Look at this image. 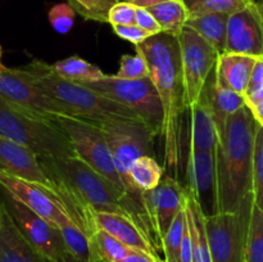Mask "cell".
I'll return each mask as SVG.
<instances>
[{
	"label": "cell",
	"instance_id": "obj_1",
	"mask_svg": "<svg viewBox=\"0 0 263 262\" xmlns=\"http://www.w3.org/2000/svg\"><path fill=\"white\" fill-rule=\"evenodd\" d=\"M40 162L68 215L90 238L98 230L97 212L126 216L144 231L140 217L128 198L80 157L40 158Z\"/></svg>",
	"mask_w": 263,
	"mask_h": 262
},
{
	"label": "cell",
	"instance_id": "obj_2",
	"mask_svg": "<svg viewBox=\"0 0 263 262\" xmlns=\"http://www.w3.org/2000/svg\"><path fill=\"white\" fill-rule=\"evenodd\" d=\"M146 59L149 76L158 90L163 108L161 136L166 167L177 172L182 162L184 135L182 118L186 112L184 99L180 44L176 36L161 32L135 45Z\"/></svg>",
	"mask_w": 263,
	"mask_h": 262
},
{
	"label": "cell",
	"instance_id": "obj_3",
	"mask_svg": "<svg viewBox=\"0 0 263 262\" xmlns=\"http://www.w3.org/2000/svg\"><path fill=\"white\" fill-rule=\"evenodd\" d=\"M258 122L244 105L231 115L216 148L215 213L235 212L253 190L254 144Z\"/></svg>",
	"mask_w": 263,
	"mask_h": 262
},
{
	"label": "cell",
	"instance_id": "obj_4",
	"mask_svg": "<svg viewBox=\"0 0 263 262\" xmlns=\"http://www.w3.org/2000/svg\"><path fill=\"white\" fill-rule=\"evenodd\" d=\"M33 81L54 99L63 103L74 118L89 121L95 125L108 122L145 123L140 116L130 108L99 94L85 85L62 79L51 64L43 61H32L25 66Z\"/></svg>",
	"mask_w": 263,
	"mask_h": 262
},
{
	"label": "cell",
	"instance_id": "obj_5",
	"mask_svg": "<svg viewBox=\"0 0 263 262\" xmlns=\"http://www.w3.org/2000/svg\"><path fill=\"white\" fill-rule=\"evenodd\" d=\"M98 126L102 130L108 146H109L116 170H117L123 182V186H125L126 197L128 198L131 204L135 208L136 213L140 217L144 231L152 240L153 246L156 247L151 221H149L148 212H146L145 200H144V192L139 189L130 179L131 166L135 163L136 159L143 156H151L152 143H153V138L156 135L145 123L108 122Z\"/></svg>",
	"mask_w": 263,
	"mask_h": 262
},
{
	"label": "cell",
	"instance_id": "obj_6",
	"mask_svg": "<svg viewBox=\"0 0 263 262\" xmlns=\"http://www.w3.org/2000/svg\"><path fill=\"white\" fill-rule=\"evenodd\" d=\"M0 136L32 151L39 158L76 156L71 139L55 121L28 113L0 97Z\"/></svg>",
	"mask_w": 263,
	"mask_h": 262
},
{
	"label": "cell",
	"instance_id": "obj_7",
	"mask_svg": "<svg viewBox=\"0 0 263 262\" xmlns=\"http://www.w3.org/2000/svg\"><path fill=\"white\" fill-rule=\"evenodd\" d=\"M254 199L241 200L235 212L204 215V226L213 262H246V246Z\"/></svg>",
	"mask_w": 263,
	"mask_h": 262
},
{
	"label": "cell",
	"instance_id": "obj_8",
	"mask_svg": "<svg viewBox=\"0 0 263 262\" xmlns=\"http://www.w3.org/2000/svg\"><path fill=\"white\" fill-rule=\"evenodd\" d=\"M81 85L130 108L140 116L154 135H161L163 108L158 90L151 76L140 80H123L115 74H105L98 81Z\"/></svg>",
	"mask_w": 263,
	"mask_h": 262
},
{
	"label": "cell",
	"instance_id": "obj_9",
	"mask_svg": "<svg viewBox=\"0 0 263 262\" xmlns=\"http://www.w3.org/2000/svg\"><path fill=\"white\" fill-rule=\"evenodd\" d=\"M0 97L28 113L55 121L61 116L73 117L62 102L46 94L22 68L0 67Z\"/></svg>",
	"mask_w": 263,
	"mask_h": 262
},
{
	"label": "cell",
	"instance_id": "obj_10",
	"mask_svg": "<svg viewBox=\"0 0 263 262\" xmlns=\"http://www.w3.org/2000/svg\"><path fill=\"white\" fill-rule=\"evenodd\" d=\"M55 122L71 139L76 156L109 180L126 195L123 182L116 170L109 146L99 126L89 121L67 116H61Z\"/></svg>",
	"mask_w": 263,
	"mask_h": 262
},
{
	"label": "cell",
	"instance_id": "obj_11",
	"mask_svg": "<svg viewBox=\"0 0 263 262\" xmlns=\"http://www.w3.org/2000/svg\"><path fill=\"white\" fill-rule=\"evenodd\" d=\"M177 39L180 44L184 99L186 109L189 110L190 107L199 102L208 77L216 68L221 54L186 26Z\"/></svg>",
	"mask_w": 263,
	"mask_h": 262
},
{
	"label": "cell",
	"instance_id": "obj_12",
	"mask_svg": "<svg viewBox=\"0 0 263 262\" xmlns=\"http://www.w3.org/2000/svg\"><path fill=\"white\" fill-rule=\"evenodd\" d=\"M0 200L26 240L49 262H59L68 254L58 226L53 225L13 198L0 186Z\"/></svg>",
	"mask_w": 263,
	"mask_h": 262
},
{
	"label": "cell",
	"instance_id": "obj_13",
	"mask_svg": "<svg viewBox=\"0 0 263 262\" xmlns=\"http://www.w3.org/2000/svg\"><path fill=\"white\" fill-rule=\"evenodd\" d=\"M186 198V186H182L180 181L166 174L158 186L144 192L146 212L158 251H162V241L171 223L184 210Z\"/></svg>",
	"mask_w": 263,
	"mask_h": 262
},
{
	"label": "cell",
	"instance_id": "obj_14",
	"mask_svg": "<svg viewBox=\"0 0 263 262\" xmlns=\"http://www.w3.org/2000/svg\"><path fill=\"white\" fill-rule=\"evenodd\" d=\"M0 186L26 207L59 229L74 222L59 200L58 195L43 185L0 172Z\"/></svg>",
	"mask_w": 263,
	"mask_h": 262
},
{
	"label": "cell",
	"instance_id": "obj_15",
	"mask_svg": "<svg viewBox=\"0 0 263 262\" xmlns=\"http://www.w3.org/2000/svg\"><path fill=\"white\" fill-rule=\"evenodd\" d=\"M225 53L263 57V20L254 3L229 15Z\"/></svg>",
	"mask_w": 263,
	"mask_h": 262
},
{
	"label": "cell",
	"instance_id": "obj_16",
	"mask_svg": "<svg viewBox=\"0 0 263 262\" xmlns=\"http://www.w3.org/2000/svg\"><path fill=\"white\" fill-rule=\"evenodd\" d=\"M0 172L43 185L55 193L40 158L26 146L3 136H0Z\"/></svg>",
	"mask_w": 263,
	"mask_h": 262
},
{
	"label": "cell",
	"instance_id": "obj_17",
	"mask_svg": "<svg viewBox=\"0 0 263 262\" xmlns=\"http://www.w3.org/2000/svg\"><path fill=\"white\" fill-rule=\"evenodd\" d=\"M186 190L203 207L204 198L210 195L216 204V151L187 152Z\"/></svg>",
	"mask_w": 263,
	"mask_h": 262
},
{
	"label": "cell",
	"instance_id": "obj_18",
	"mask_svg": "<svg viewBox=\"0 0 263 262\" xmlns=\"http://www.w3.org/2000/svg\"><path fill=\"white\" fill-rule=\"evenodd\" d=\"M190 140L187 152L216 151L218 133L213 121L207 90H203L199 102L189 108Z\"/></svg>",
	"mask_w": 263,
	"mask_h": 262
},
{
	"label": "cell",
	"instance_id": "obj_19",
	"mask_svg": "<svg viewBox=\"0 0 263 262\" xmlns=\"http://www.w3.org/2000/svg\"><path fill=\"white\" fill-rule=\"evenodd\" d=\"M95 223L98 229L107 231L108 234L120 240L130 248L144 251L146 253L157 254L156 247L146 236V234L134 222L131 218L118 213L110 212H97L95 213Z\"/></svg>",
	"mask_w": 263,
	"mask_h": 262
},
{
	"label": "cell",
	"instance_id": "obj_20",
	"mask_svg": "<svg viewBox=\"0 0 263 262\" xmlns=\"http://www.w3.org/2000/svg\"><path fill=\"white\" fill-rule=\"evenodd\" d=\"M0 262H49L26 240L5 210L4 204L3 229L0 231Z\"/></svg>",
	"mask_w": 263,
	"mask_h": 262
},
{
	"label": "cell",
	"instance_id": "obj_21",
	"mask_svg": "<svg viewBox=\"0 0 263 262\" xmlns=\"http://www.w3.org/2000/svg\"><path fill=\"white\" fill-rule=\"evenodd\" d=\"M204 89L207 90L208 98H210L213 121H215L216 128H217L218 138H220L222 135L229 117L238 112L244 105H247L246 98L244 95L239 94V92L231 90L230 87L218 82L217 77H216V68L208 77Z\"/></svg>",
	"mask_w": 263,
	"mask_h": 262
},
{
	"label": "cell",
	"instance_id": "obj_22",
	"mask_svg": "<svg viewBox=\"0 0 263 262\" xmlns=\"http://www.w3.org/2000/svg\"><path fill=\"white\" fill-rule=\"evenodd\" d=\"M256 62V57L223 53L216 64V77L218 82L244 95Z\"/></svg>",
	"mask_w": 263,
	"mask_h": 262
},
{
	"label": "cell",
	"instance_id": "obj_23",
	"mask_svg": "<svg viewBox=\"0 0 263 262\" xmlns=\"http://www.w3.org/2000/svg\"><path fill=\"white\" fill-rule=\"evenodd\" d=\"M229 15L225 13H208V14L190 17L186 27L194 30L220 54L225 53L226 36H228Z\"/></svg>",
	"mask_w": 263,
	"mask_h": 262
},
{
	"label": "cell",
	"instance_id": "obj_24",
	"mask_svg": "<svg viewBox=\"0 0 263 262\" xmlns=\"http://www.w3.org/2000/svg\"><path fill=\"white\" fill-rule=\"evenodd\" d=\"M185 210H186L190 233H192L193 262H213L210 244H208L207 233H205L204 212H203L198 200L194 197H192L189 193H187Z\"/></svg>",
	"mask_w": 263,
	"mask_h": 262
},
{
	"label": "cell",
	"instance_id": "obj_25",
	"mask_svg": "<svg viewBox=\"0 0 263 262\" xmlns=\"http://www.w3.org/2000/svg\"><path fill=\"white\" fill-rule=\"evenodd\" d=\"M153 14L162 32L179 38L190 18L189 10L182 0H164L146 8Z\"/></svg>",
	"mask_w": 263,
	"mask_h": 262
},
{
	"label": "cell",
	"instance_id": "obj_26",
	"mask_svg": "<svg viewBox=\"0 0 263 262\" xmlns=\"http://www.w3.org/2000/svg\"><path fill=\"white\" fill-rule=\"evenodd\" d=\"M51 66L58 76L64 80H68V81L76 82V84L94 82L105 76L99 67L76 55L62 59Z\"/></svg>",
	"mask_w": 263,
	"mask_h": 262
},
{
	"label": "cell",
	"instance_id": "obj_27",
	"mask_svg": "<svg viewBox=\"0 0 263 262\" xmlns=\"http://www.w3.org/2000/svg\"><path fill=\"white\" fill-rule=\"evenodd\" d=\"M164 176V170L152 156H143L131 166L130 179L143 192L153 190Z\"/></svg>",
	"mask_w": 263,
	"mask_h": 262
},
{
	"label": "cell",
	"instance_id": "obj_28",
	"mask_svg": "<svg viewBox=\"0 0 263 262\" xmlns=\"http://www.w3.org/2000/svg\"><path fill=\"white\" fill-rule=\"evenodd\" d=\"M189 10L190 17L208 14V13H225L233 14L249 7L253 0H182Z\"/></svg>",
	"mask_w": 263,
	"mask_h": 262
},
{
	"label": "cell",
	"instance_id": "obj_29",
	"mask_svg": "<svg viewBox=\"0 0 263 262\" xmlns=\"http://www.w3.org/2000/svg\"><path fill=\"white\" fill-rule=\"evenodd\" d=\"M66 243L67 251L71 256L90 262L91 259V240L90 236L77 223L71 222L59 229Z\"/></svg>",
	"mask_w": 263,
	"mask_h": 262
},
{
	"label": "cell",
	"instance_id": "obj_30",
	"mask_svg": "<svg viewBox=\"0 0 263 262\" xmlns=\"http://www.w3.org/2000/svg\"><path fill=\"white\" fill-rule=\"evenodd\" d=\"M187 222L186 210L181 211L174 222L171 223L170 229L164 235L162 241V252H163V262H180V253H181L182 236H184L185 226Z\"/></svg>",
	"mask_w": 263,
	"mask_h": 262
},
{
	"label": "cell",
	"instance_id": "obj_31",
	"mask_svg": "<svg viewBox=\"0 0 263 262\" xmlns=\"http://www.w3.org/2000/svg\"><path fill=\"white\" fill-rule=\"evenodd\" d=\"M246 262H263V212L253 204L246 246Z\"/></svg>",
	"mask_w": 263,
	"mask_h": 262
},
{
	"label": "cell",
	"instance_id": "obj_32",
	"mask_svg": "<svg viewBox=\"0 0 263 262\" xmlns=\"http://www.w3.org/2000/svg\"><path fill=\"white\" fill-rule=\"evenodd\" d=\"M120 0H68V4L85 20L108 23V17L113 5Z\"/></svg>",
	"mask_w": 263,
	"mask_h": 262
},
{
	"label": "cell",
	"instance_id": "obj_33",
	"mask_svg": "<svg viewBox=\"0 0 263 262\" xmlns=\"http://www.w3.org/2000/svg\"><path fill=\"white\" fill-rule=\"evenodd\" d=\"M253 199L263 212V127L258 125L256 134L253 158Z\"/></svg>",
	"mask_w": 263,
	"mask_h": 262
},
{
	"label": "cell",
	"instance_id": "obj_34",
	"mask_svg": "<svg viewBox=\"0 0 263 262\" xmlns=\"http://www.w3.org/2000/svg\"><path fill=\"white\" fill-rule=\"evenodd\" d=\"M115 76L123 80H140L149 77V67L143 54L135 49V54H125L120 59V68Z\"/></svg>",
	"mask_w": 263,
	"mask_h": 262
},
{
	"label": "cell",
	"instance_id": "obj_35",
	"mask_svg": "<svg viewBox=\"0 0 263 262\" xmlns=\"http://www.w3.org/2000/svg\"><path fill=\"white\" fill-rule=\"evenodd\" d=\"M49 23L58 33H67L73 28L76 10L68 3H59L50 8L48 13Z\"/></svg>",
	"mask_w": 263,
	"mask_h": 262
},
{
	"label": "cell",
	"instance_id": "obj_36",
	"mask_svg": "<svg viewBox=\"0 0 263 262\" xmlns=\"http://www.w3.org/2000/svg\"><path fill=\"white\" fill-rule=\"evenodd\" d=\"M244 98L249 108L263 100V57L257 58Z\"/></svg>",
	"mask_w": 263,
	"mask_h": 262
},
{
	"label": "cell",
	"instance_id": "obj_37",
	"mask_svg": "<svg viewBox=\"0 0 263 262\" xmlns=\"http://www.w3.org/2000/svg\"><path fill=\"white\" fill-rule=\"evenodd\" d=\"M108 23L112 26L136 25V7L127 2H118L110 9Z\"/></svg>",
	"mask_w": 263,
	"mask_h": 262
},
{
	"label": "cell",
	"instance_id": "obj_38",
	"mask_svg": "<svg viewBox=\"0 0 263 262\" xmlns=\"http://www.w3.org/2000/svg\"><path fill=\"white\" fill-rule=\"evenodd\" d=\"M115 32L120 36L123 40H127L130 43L138 44L144 43L145 40H148L151 36H153L152 33H149L148 31L143 30V28L139 27L138 25H121V26H112Z\"/></svg>",
	"mask_w": 263,
	"mask_h": 262
},
{
	"label": "cell",
	"instance_id": "obj_39",
	"mask_svg": "<svg viewBox=\"0 0 263 262\" xmlns=\"http://www.w3.org/2000/svg\"><path fill=\"white\" fill-rule=\"evenodd\" d=\"M136 25L143 30L148 31L152 35H158L162 32L161 26L146 8L136 7Z\"/></svg>",
	"mask_w": 263,
	"mask_h": 262
},
{
	"label": "cell",
	"instance_id": "obj_40",
	"mask_svg": "<svg viewBox=\"0 0 263 262\" xmlns=\"http://www.w3.org/2000/svg\"><path fill=\"white\" fill-rule=\"evenodd\" d=\"M121 262H163L159 259V257L154 256V254L146 253L144 251H139V249H131L128 252L127 256L122 259Z\"/></svg>",
	"mask_w": 263,
	"mask_h": 262
},
{
	"label": "cell",
	"instance_id": "obj_41",
	"mask_svg": "<svg viewBox=\"0 0 263 262\" xmlns=\"http://www.w3.org/2000/svg\"><path fill=\"white\" fill-rule=\"evenodd\" d=\"M122 2H127L139 8H149L152 5H156L158 3L164 2V0H122Z\"/></svg>",
	"mask_w": 263,
	"mask_h": 262
},
{
	"label": "cell",
	"instance_id": "obj_42",
	"mask_svg": "<svg viewBox=\"0 0 263 262\" xmlns=\"http://www.w3.org/2000/svg\"><path fill=\"white\" fill-rule=\"evenodd\" d=\"M252 113H253L254 118L258 122V125H261L263 127V100H261L259 103H257L256 105L251 107Z\"/></svg>",
	"mask_w": 263,
	"mask_h": 262
},
{
	"label": "cell",
	"instance_id": "obj_43",
	"mask_svg": "<svg viewBox=\"0 0 263 262\" xmlns=\"http://www.w3.org/2000/svg\"><path fill=\"white\" fill-rule=\"evenodd\" d=\"M59 262H84V261H81V259L76 258V257L71 256V254L68 253L66 257H63V258H62Z\"/></svg>",
	"mask_w": 263,
	"mask_h": 262
},
{
	"label": "cell",
	"instance_id": "obj_44",
	"mask_svg": "<svg viewBox=\"0 0 263 262\" xmlns=\"http://www.w3.org/2000/svg\"><path fill=\"white\" fill-rule=\"evenodd\" d=\"M254 5H256V8L258 9L259 14H261L262 20H263V0H253Z\"/></svg>",
	"mask_w": 263,
	"mask_h": 262
},
{
	"label": "cell",
	"instance_id": "obj_45",
	"mask_svg": "<svg viewBox=\"0 0 263 262\" xmlns=\"http://www.w3.org/2000/svg\"><path fill=\"white\" fill-rule=\"evenodd\" d=\"M3 229V204L2 202H0V231H2Z\"/></svg>",
	"mask_w": 263,
	"mask_h": 262
},
{
	"label": "cell",
	"instance_id": "obj_46",
	"mask_svg": "<svg viewBox=\"0 0 263 262\" xmlns=\"http://www.w3.org/2000/svg\"><path fill=\"white\" fill-rule=\"evenodd\" d=\"M3 66V63H2V46H0V67Z\"/></svg>",
	"mask_w": 263,
	"mask_h": 262
},
{
	"label": "cell",
	"instance_id": "obj_47",
	"mask_svg": "<svg viewBox=\"0 0 263 262\" xmlns=\"http://www.w3.org/2000/svg\"><path fill=\"white\" fill-rule=\"evenodd\" d=\"M120 2H122V0H120Z\"/></svg>",
	"mask_w": 263,
	"mask_h": 262
}]
</instances>
